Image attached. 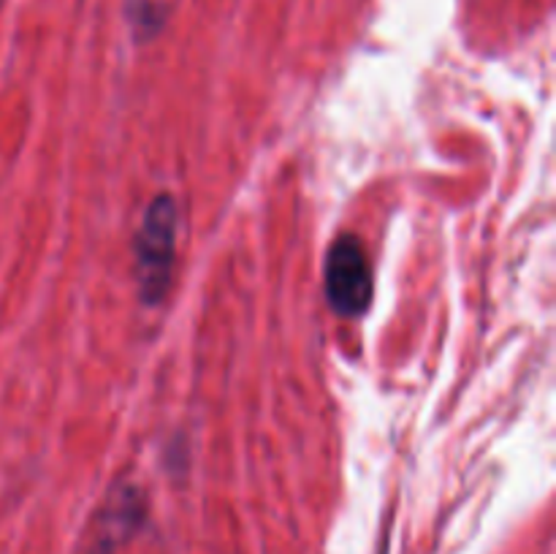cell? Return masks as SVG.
<instances>
[{"label": "cell", "instance_id": "obj_1", "mask_svg": "<svg viewBox=\"0 0 556 554\" xmlns=\"http://www.w3.org/2000/svg\"><path fill=\"white\" fill-rule=\"evenodd\" d=\"M136 282L144 304H161L177 259V204L168 193L155 196L141 217L134 242Z\"/></svg>", "mask_w": 556, "mask_h": 554}, {"label": "cell", "instance_id": "obj_2", "mask_svg": "<svg viewBox=\"0 0 556 554\" xmlns=\"http://www.w3.org/2000/svg\"><path fill=\"white\" fill-rule=\"evenodd\" d=\"M326 297L331 310L342 318H358L372 304V266L367 250L353 234H342L331 242L324 266Z\"/></svg>", "mask_w": 556, "mask_h": 554}]
</instances>
